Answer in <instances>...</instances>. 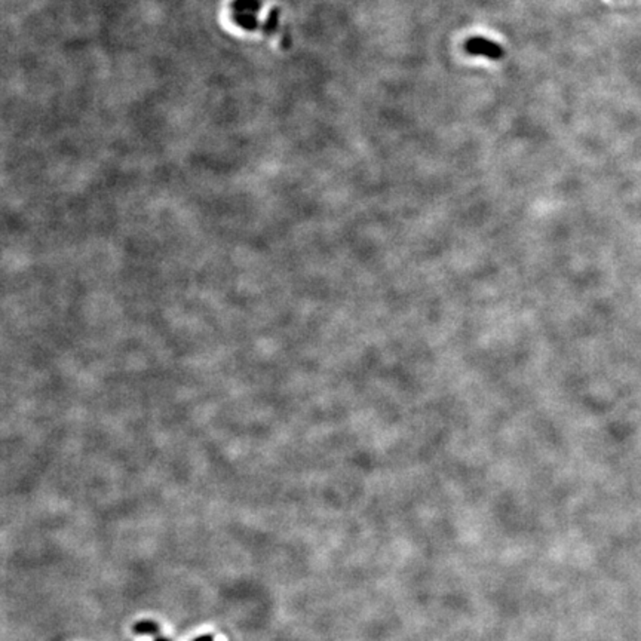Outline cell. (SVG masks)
<instances>
[{
	"instance_id": "obj_1",
	"label": "cell",
	"mask_w": 641,
	"mask_h": 641,
	"mask_svg": "<svg viewBox=\"0 0 641 641\" xmlns=\"http://www.w3.org/2000/svg\"><path fill=\"white\" fill-rule=\"evenodd\" d=\"M465 50L471 55H484L490 60H500L505 55L504 48L493 40H488L485 38H471L466 40Z\"/></svg>"
},
{
	"instance_id": "obj_2",
	"label": "cell",
	"mask_w": 641,
	"mask_h": 641,
	"mask_svg": "<svg viewBox=\"0 0 641 641\" xmlns=\"http://www.w3.org/2000/svg\"><path fill=\"white\" fill-rule=\"evenodd\" d=\"M135 631L139 634H158V625L153 622H142L135 626Z\"/></svg>"
},
{
	"instance_id": "obj_3",
	"label": "cell",
	"mask_w": 641,
	"mask_h": 641,
	"mask_svg": "<svg viewBox=\"0 0 641 641\" xmlns=\"http://www.w3.org/2000/svg\"><path fill=\"white\" fill-rule=\"evenodd\" d=\"M195 641H214V640H213V637H209V635H204V637L196 638Z\"/></svg>"
},
{
	"instance_id": "obj_4",
	"label": "cell",
	"mask_w": 641,
	"mask_h": 641,
	"mask_svg": "<svg viewBox=\"0 0 641 641\" xmlns=\"http://www.w3.org/2000/svg\"><path fill=\"white\" fill-rule=\"evenodd\" d=\"M155 641H169V640H165V638H156Z\"/></svg>"
}]
</instances>
